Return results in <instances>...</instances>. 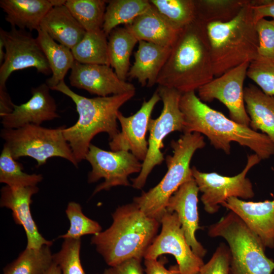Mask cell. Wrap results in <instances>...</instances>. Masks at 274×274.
<instances>
[{
  "label": "cell",
  "mask_w": 274,
  "mask_h": 274,
  "mask_svg": "<svg viewBox=\"0 0 274 274\" xmlns=\"http://www.w3.org/2000/svg\"><path fill=\"white\" fill-rule=\"evenodd\" d=\"M70 221V227L66 232L59 235V238L81 239L82 236L95 235L102 231L100 225L96 221L86 217L82 212L81 206L75 201L67 204L65 210Z\"/></svg>",
  "instance_id": "e575fe53"
},
{
  "label": "cell",
  "mask_w": 274,
  "mask_h": 274,
  "mask_svg": "<svg viewBox=\"0 0 274 274\" xmlns=\"http://www.w3.org/2000/svg\"><path fill=\"white\" fill-rule=\"evenodd\" d=\"M108 36L102 29L86 31L72 49L76 61L84 64L110 65Z\"/></svg>",
  "instance_id": "83f0119b"
},
{
  "label": "cell",
  "mask_w": 274,
  "mask_h": 274,
  "mask_svg": "<svg viewBox=\"0 0 274 274\" xmlns=\"http://www.w3.org/2000/svg\"><path fill=\"white\" fill-rule=\"evenodd\" d=\"M134 62L127 77L136 79L142 86L151 87L156 84L159 74L170 52L171 47L139 41Z\"/></svg>",
  "instance_id": "7402d4cb"
},
{
  "label": "cell",
  "mask_w": 274,
  "mask_h": 274,
  "mask_svg": "<svg viewBox=\"0 0 274 274\" xmlns=\"http://www.w3.org/2000/svg\"><path fill=\"white\" fill-rule=\"evenodd\" d=\"M149 2L177 30H180L196 18L195 0H150Z\"/></svg>",
  "instance_id": "1f68e13d"
},
{
  "label": "cell",
  "mask_w": 274,
  "mask_h": 274,
  "mask_svg": "<svg viewBox=\"0 0 274 274\" xmlns=\"http://www.w3.org/2000/svg\"><path fill=\"white\" fill-rule=\"evenodd\" d=\"M252 9L253 21L271 17L274 19V0H250Z\"/></svg>",
  "instance_id": "60d3db41"
},
{
  "label": "cell",
  "mask_w": 274,
  "mask_h": 274,
  "mask_svg": "<svg viewBox=\"0 0 274 274\" xmlns=\"http://www.w3.org/2000/svg\"><path fill=\"white\" fill-rule=\"evenodd\" d=\"M258 37V55L274 58V19L262 18L255 23Z\"/></svg>",
  "instance_id": "f35d334b"
},
{
  "label": "cell",
  "mask_w": 274,
  "mask_h": 274,
  "mask_svg": "<svg viewBox=\"0 0 274 274\" xmlns=\"http://www.w3.org/2000/svg\"><path fill=\"white\" fill-rule=\"evenodd\" d=\"M71 85L97 96L135 91L134 86L121 80L109 65L84 64L75 60L69 76Z\"/></svg>",
  "instance_id": "2e32d148"
},
{
  "label": "cell",
  "mask_w": 274,
  "mask_h": 274,
  "mask_svg": "<svg viewBox=\"0 0 274 274\" xmlns=\"http://www.w3.org/2000/svg\"><path fill=\"white\" fill-rule=\"evenodd\" d=\"M113 222L91 239L97 252L110 266L126 260H142L157 236L160 221L147 216L134 203L119 207Z\"/></svg>",
  "instance_id": "3957f363"
},
{
  "label": "cell",
  "mask_w": 274,
  "mask_h": 274,
  "mask_svg": "<svg viewBox=\"0 0 274 274\" xmlns=\"http://www.w3.org/2000/svg\"><path fill=\"white\" fill-rule=\"evenodd\" d=\"M40 28L54 41L71 49L86 32L65 5L53 7L43 19Z\"/></svg>",
  "instance_id": "cb8c5ba5"
},
{
  "label": "cell",
  "mask_w": 274,
  "mask_h": 274,
  "mask_svg": "<svg viewBox=\"0 0 274 274\" xmlns=\"http://www.w3.org/2000/svg\"><path fill=\"white\" fill-rule=\"evenodd\" d=\"M110 65L118 77L125 81L130 69V57L138 40L125 26L117 27L108 37Z\"/></svg>",
  "instance_id": "4316f807"
},
{
  "label": "cell",
  "mask_w": 274,
  "mask_h": 274,
  "mask_svg": "<svg viewBox=\"0 0 274 274\" xmlns=\"http://www.w3.org/2000/svg\"><path fill=\"white\" fill-rule=\"evenodd\" d=\"M64 0H1L0 7L11 27L30 31L40 28L47 13L55 6L64 5Z\"/></svg>",
  "instance_id": "44dd1931"
},
{
  "label": "cell",
  "mask_w": 274,
  "mask_h": 274,
  "mask_svg": "<svg viewBox=\"0 0 274 274\" xmlns=\"http://www.w3.org/2000/svg\"><path fill=\"white\" fill-rule=\"evenodd\" d=\"M102 29L108 37L120 24L128 25L151 6L147 0L108 1Z\"/></svg>",
  "instance_id": "f546056e"
},
{
  "label": "cell",
  "mask_w": 274,
  "mask_h": 274,
  "mask_svg": "<svg viewBox=\"0 0 274 274\" xmlns=\"http://www.w3.org/2000/svg\"><path fill=\"white\" fill-rule=\"evenodd\" d=\"M214 76L207 25L196 19L179 31L156 84L184 94Z\"/></svg>",
  "instance_id": "6da1fadb"
},
{
  "label": "cell",
  "mask_w": 274,
  "mask_h": 274,
  "mask_svg": "<svg viewBox=\"0 0 274 274\" xmlns=\"http://www.w3.org/2000/svg\"><path fill=\"white\" fill-rule=\"evenodd\" d=\"M207 30L215 76L258 56V37L250 0L233 19L209 23Z\"/></svg>",
  "instance_id": "5b68a950"
},
{
  "label": "cell",
  "mask_w": 274,
  "mask_h": 274,
  "mask_svg": "<svg viewBox=\"0 0 274 274\" xmlns=\"http://www.w3.org/2000/svg\"><path fill=\"white\" fill-rule=\"evenodd\" d=\"M248 0H195L196 19L206 25L233 19Z\"/></svg>",
  "instance_id": "4dcf8cb0"
},
{
  "label": "cell",
  "mask_w": 274,
  "mask_h": 274,
  "mask_svg": "<svg viewBox=\"0 0 274 274\" xmlns=\"http://www.w3.org/2000/svg\"><path fill=\"white\" fill-rule=\"evenodd\" d=\"M244 96L249 126L255 131L260 130L274 143V96L252 84L244 87Z\"/></svg>",
  "instance_id": "d4e9b609"
},
{
  "label": "cell",
  "mask_w": 274,
  "mask_h": 274,
  "mask_svg": "<svg viewBox=\"0 0 274 274\" xmlns=\"http://www.w3.org/2000/svg\"><path fill=\"white\" fill-rule=\"evenodd\" d=\"M160 233L145 252V259H156L164 254L173 255L181 274H195L204 263L188 245L179 218L175 212L166 211L162 216Z\"/></svg>",
  "instance_id": "4fadbf2b"
},
{
  "label": "cell",
  "mask_w": 274,
  "mask_h": 274,
  "mask_svg": "<svg viewBox=\"0 0 274 274\" xmlns=\"http://www.w3.org/2000/svg\"><path fill=\"white\" fill-rule=\"evenodd\" d=\"M247 76L264 93L274 96V58L258 55L250 62Z\"/></svg>",
  "instance_id": "8d00e7d4"
},
{
  "label": "cell",
  "mask_w": 274,
  "mask_h": 274,
  "mask_svg": "<svg viewBox=\"0 0 274 274\" xmlns=\"http://www.w3.org/2000/svg\"><path fill=\"white\" fill-rule=\"evenodd\" d=\"M85 159L91 166L88 175V182L93 183L104 179L93 195L102 190L118 186H130L128 177L140 173L142 163L133 154L126 151H106L91 144Z\"/></svg>",
  "instance_id": "7c38bea8"
},
{
  "label": "cell",
  "mask_w": 274,
  "mask_h": 274,
  "mask_svg": "<svg viewBox=\"0 0 274 274\" xmlns=\"http://www.w3.org/2000/svg\"><path fill=\"white\" fill-rule=\"evenodd\" d=\"M23 165L12 157L4 146L0 155V182L10 187L36 186L43 177L41 174H28L23 171Z\"/></svg>",
  "instance_id": "836d02e7"
},
{
  "label": "cell",
  "mask_w": 274,
  "mask_h": 274,
  "mask_svg": "<svg viewBox=\"0 0 274 274\" xmlns=\"http://www.w3.org/2000/svg\"><path fill=\"white\" fill-rule=\"evenodd\" d=\"M37 40L50 67L52 76L46 83L51 89L64 80L67 72L71 70L75 59L71 49L57 43L41 29L37 30Z\"/></svg>",
  "instance_id": "484cf974"
},
{
  "label": "cell",
  "mask_w": 274,
  "mask_h": 274,
  "mask_svg": "<svg viewBox=\"0 0 274 274\" xmlns=\"http://www.w3.org/2000/svg\"><path fill=\"white\" fill-rule=\"evenodd\" d=\"M208 235L223 237L227 242L230 253V274H272L274 261L265 255L266 248L232 211L212 224Z\"/></svg>",
  "instance_id": "52a82bcc"
},
{
  "label": "cell",
  "mask_w": 274,
  "mask_h": 274,
  "mask_svg": "<svg viewBox=\"0 0 274 274\" xmlns=\"http://www.w3.org/2000/svg\"><path fill=\"white\" fill-rule=\"evenodd\" d=\"M51 90L66 95L76 105L78 119L72 126L64 127L63 133L78 163L85 159L91 141L96 134L106 132L111 139L119 132V110L135 93L88 98L75 93L64 80Z\"/></svg>",
  "instance_id": "277c9868"
},
{
  "label": "cell",
  "mask_w": 274,
  "mask_h": 274,
  "mask_svg": "<svg viewBox=\"0 0 274 274\" xmlns=\"http://www.w3.org/2000/svg\"><path fill=\"white\" fill-rule=\"evenodd\" d=\"M156 90L148 100H144L140 109L133 115L125 117L120 111L117 114L121 130L110 139L109 146L113 151L130 152L143 161L147 154L148 142L146 134L152 111L160 100Z\"/></svg>",
  "instance_id": "9a60e30c"
},
{
  "label": "cell",
  "mask_w": 274,
  "mask_h": 274,
  "mask_svg": "<svg viewBox=\"0 0 274 274\" xmlns=\"http://www.w3.org/2000/svg\"><path fill=\"white\" fill-rule=\"evenodd\" d=\"M81 239H64L60 250L53 254L61 274H86L80 259Z\"/></svg>",
  "instance_id": "d590c367"
},
{
  "label": "cell",
  "mask_w": 274,
  "mask_h": 274,
  "mask_svg": "<svg viewBox=\"0 0 274 274\" xmlns=\"http://www.w3.org/2000/svg\"><path fill=\"white\" fill-rule=\"evenodd\" d=\"M145 259L146 274H181L177 265L172 266L169 269L164 266L165 259Z\"/></svg>",
  "instance_id": "b9f144b4"
},
{
  "label": "cell",
  "mask_w": 274,
  "mask_h": 274,
  "mask_svg": "<svg viewBox=\"0 0 274 274\" xmlns=\"http://www.w3.org/2000/svg\"><path fill=\"white\" fill-rule=\"evenodd\" d=\"M46 83L31 90V97L20 105L14 104L11 112L1 117L4 128L16 129L28 124L41 125L59 117L54 98Z\"/></svg>",
  "instance_id": "e0dca14e"
},
{
  "label": "cell",
  "mask_w": 274,
  "mask_h": 274,
  "mask_svg": "<svg viewBox=\"0 0 274 274\" xmlns=\"http://www.w3.org/2000/svg\"><path fill=\"white\" fill-rule=\"evenodd\" d=\"M5 56V49L4 44L2 40L0 39V63L4 61Z\"/></svg>",
  "instance_id": "ee69618b"
},
{
  "label": "cell",
  "mask_w": 274,
  "mask_h": 274,
  "mask_svg": "<svg viewBox=\"0 0 274 274\" xmlns=\"http://www.w3.org/2000/svg\"><path fill=\"white\" fill-rule=\"evenodd\" d=\"M199 191L193 178L182 185L170 197L166 211L177 214L188 245L196 255L202 258L207 250L195 237L196 231L201 228L198 211Z\"/></svg>",
  "instance_id": "d6986e66"
},
{
  "label": "cell",
  "mask_w": 274,
  "mask_h": 274,
  "mask_svg": "<svg viewBox=\"0 0 274 274\" xmlns=\"http://www.w3.org/2000/svg\"><path fill=\"white\" fill-rule=\"evenodd\" d=\"M261 160L256 154L248 156L244 169L233 177L222 176L215 172H201L193 166L192 177L202 193L200 199L206 212L210 214L217 213L221 204L230 197L241 199L253 198L255 195L253 185L246 176Z\"/></svg>",
  "instance_id": "30bf717a"
},
{
  "label": "cell",
  "mask_w": 274,
  "mask_h": 274,
  "mask_svg": "<svg viewBox=\"0 0 274 274\" xmlns=\"http://www.w3.org/2000/svg\"><path fill=\"white\" fill-rule=\"evenodd\" d=\"M125 26L139 41L166 47L172 46L180 31L174 28L152 5L131 23Z\"/></svg>",
  "instance_id": "603a6c76"
},
{
  "label": "cell",
  "mask_w": 274,
  "mask_h": 274,
  "mask_svg": "<svg viewBox=\"0 0 274 274\" xmlns=\"http://www.w3.org/2000/svg\"><path fill=\"white\" fill-rule=\"evenodd\" d=\"M180 108L184 115V133L206 135L215 149L230 153L231 142L248 147L261 159L274 155V143L265 134L238 124L213 109L191 91L182 94Z\"/></svg>",
  "instance_id": "7a4b0ae2"
},
{
  "label": "cell",
  "mask_w": 274,
  "mask_h": 274,
  "mask_svg": "<svg viewBox=\"0 0 274 274\" xmlns=\"http://www.w3.org/2000/svg\"><path fill=\"white\" fill-rule=\"evenodd\" d=\"M39 190L36 186L25 187L4 186L1 190L0 206L12 211L13 220L22 226L26 236V248L38 249L44 245L52 246L53 242L40 233L30 211L32 196Z\"/></svg>",
  "instance_id": "ac0fdd59"
},
{
  "label": "cell",
  "mask_w": 274,
  "mask_h": 274,
  "mask_svg": "<svg viewBox=\"0 0 274 274\" xmlns=\"http://www.w3.org/2000/svg\"><path fill=\"white\" fill-rule=\"evenodd\" d=\"M108 1L67 0L65 6L86 31L101 29Z\"/></svg>",
  "instance_id": "d6a6232c"
},
{
  "label": "cell",
  "mask_w": 274,
  "mask_h": 274,
  "mask_svg": "<svg viewBox=\"0 0 274 274\" xmlns=\"http://www.w3.org/2000/svg\"><path fill=\"white\" fill-rule=\"evenodd\" d=\"M250 62L232 68L200 87L199 98L204 102L217 99L228 109L230 119L241 125L250 126L244 96V83Z\"/></svg>",
  "instance_id": "5bb4252c"
},
{
  "label": "cell",
  "mask_w": 274,
  "mask_h": 274,
  "mask_svg": "<svg viewBox=\"0 0 274 274\" xmlns=\"http://www.w3.org/2000/svg\"><path fill=\"white\" fill-rule=\"evenodd\" d=\"M170 145L173 153L166 158L167 170L162 179L154 187L133 199V202L147 216L159 221L167 211L170 197L182 185L193 178L190 167L191 159L206 143L199 133H184L178 140H173Z\"/></svg>",
  "instance_id": "8992f818"
},
{
  "label": "cell",
  "mask_w": 274,
  "mask_h": 274,
  "mask_svg": "<svg viewBox=\"0 0 274 274\" xmlns=\"http://www.w3.org/2000/svg\"><path fill=\"white\" fill-rule=\"evenodd\" d=\"M49 245L23 251L3 269V274H46L52 265L53 254Z\"/></svg>",
  "instance_id": "f1b7e54d"
},
{
  "label": "cell",
  "mask_w": 274,
  "mask_h": 274,
  "mask_svg": "<svg viewBox=\"0 0 274 274\" xmlns=\"http://www.w3.org/2000/svg\"><path fill=\"white\" fill-rule=\"evenodd\" d=\"M230 253L225 244L217 247L210 260L200 269V274H230Z\"/></svg>",
  "instance_id": "74e56055"
},
{
  "label": "cell",
  "mask_w": 274,
  "mask_h": 274,
  "mask_svg": "<svg viewBox=\"0 0 274 274\" xmlns=\"http://www.w3.org/2000/svg\"><path fill=\"white\" fill-rule=\"evenodd\" d=\"M221 206L238 216L265 248H274V200L253 202L232 197Z\"/></svg>",
  "instance_id": "ffe728a7"
},
{
  "label": "cell",
  "mask_w": 274,
  "mask_h": 274,
  "mask_svg": "<svg viewBox=\"0 0 274 274\" xmlns=\"http://www.w3.org/2000/svg\"><path fill=\"white\" fill-rule=\"evenodd\" d=\"M157 91L162 101L163 109L159 117L151 119L149 123L147 154L143 161L141 171L137 177L131 180L132 187L137 189L144 186L154 167L164 160L161 151L164 139L171 132L183 131L184 128V115L180 108L182 94L175 89L159 85Z\"/></svg>",
  "instance_id": "9c48e42d"
},
{
  "label": "cell",
  "mask_w": 274,
  "mask_h": 274,
  "mask_svg": "<svg viewBox=\"0 0 274 274\" xmlns=\"http://www.w3.org/2000/svg\"><path fill=\"white\" fill-rule=\"evenodd\" d=\"M64 127L49 128L28 124L16 129L3 128L0 135L5 141L4 146L15 160L29 157L40 166L50 158L61 157L77 167L78 162L63 133Z\"/></svg>",
  "instance_id": "ba28073f"
},
{
  "label": "cell",
  "mask_w": 274,
  "mask_h": 274,
  "mask_svg": "<svg viewBox=\"0 0 274 274\" xmlns=\"http://www.w3.org/2000/svg\"><path fill=\"white\" fill-rule=\"evenodd\" d=\"M103 274H143L141 260L131 258L106 269Z\"/></svg>",
  "instance_id": "ab89813d"
},
{
  "label": "cell",
  "mask_w": 274,
  "mask_h": 274,
  "mask_svg": "<svg viewBox=\"0 0 274 274\" xmlns=\"http://www.w3.org/2000/svg\"><path fill=\"white\" fill-rule=\"evenodd\" d=\"M46 274H61L60 267L54 261Z\"/></svg>",
  "instance_id": "7bdbcfd3"
},
{
  "label": "cell",
  "mask_w": 274,
  "mask_h": 274,
  "mask_svg": "<svg viewBox=\"0 0 274 274\" xmlns=\"http://www.w3.org/2000/svg\"><path fill=\"white\" fill-rule=\"evenodd\" d=\"M195 274H200V273H199V272H197V273H196Z\"/></svg>",
  "instance_id": "f6af8a7d"
},
{
  "label": "cell",
  "mask_w": 274,
  "mask_h": 274,
  "mask_svg": "<svg viewBox=\"0 0 274 274\" xmlns=\"http://www.w3.org/2000/svg\"><path fill=\"white\" fill-rule=\"evenodd\" d=\"M0 39L4 44L5 56L0 67V89H6V82L15 71L34 67L44 75L51 71L39 45L29 31L11 27L6 31L0 29Z\"/></svg>",
  "instance_id": "8fae6325"
}]
</instances>
